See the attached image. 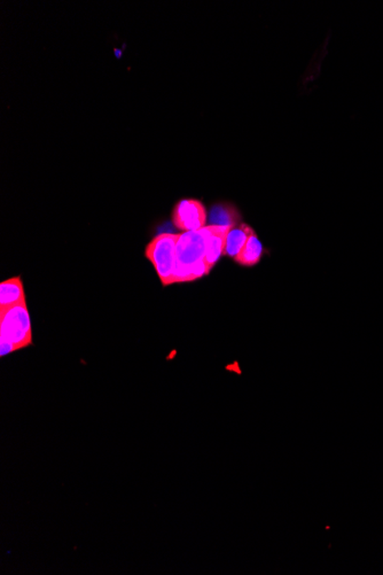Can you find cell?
<instances>
[{
  "label": "cell",
  "mask_w": 383,
  "mask_h": 575,
  "mask_svg": "<svg viewBox=\"0 0 383 575\" xmlns=\"http://www.w3.org/2000/svg\"><path fill=\"white\" fill-rule=\"evenodd\" d=\"M180 233H161L148 244L145 251V255L157 270L163 286L174 284L176 249Z\"/></svg>",
  "instance_id": "cell-3"
},
{
  "label": "cell",
  "mask_w": 383,
  "mask_h": 575,
  "mask_svg": "<svg viewBox=\"0 0 383 575\" xmlns=\"http://www.w3.org/2000/svg\"><path fill=\"white\" fill-rule=\"evenodd\" d=\"M24 302L26 294L20 277L11 278L9 281L0 284V309Z\"/></svg>",
  "instance_id": "cell-6"
},
{
  "label": "cell",
  "mask_w": 383,
  "mask_h": 575,
  "mask_svg": "<svg viewBox=\"0 0 383 575\" xmlns=\"http://www.w3.org/2000/svg\"><path fill=\"white\" fill-rule=\"evenodd\" d=\"M0 343L3 357L33 343L27 302L0 309Z\"/></svg>",
  "instance_id": "cell-2"
},
{
  "label": "cell",
  "mask_w": 383,
  "mask_h": 575,
  "mask_svg": "<svg viewBox=\"0 0 383 575\" xmlns=\"http://www.w3.org/2000/svg\"><path fill=\"white\" fill-rule=\"evenodd\" d=\"M208 225L198 231L180 233L176 249L174 283L195 281L209 274L204 263Z\"/></svg>",
  "instance_id": "cell-1"
},
{
  "label": "cell",
  "mask_w": 383,
  "mask_h": 575,
  "mask_svg": "<svg viewBox=\"0 0 383 575\" xmlns=\"http://www.w3.org/2000/svg\"><path fill=\"white\" fill-rule=\"evenodd\" d=\"M210 224L217 225V227H232L236 225V212L232 207L215 206L210 212Z\"/></svg>",
  "instance_id": "cell-9"
},
{
  "label": "cell",
  "mask_w": 383,
  "mask_h": 575,
  "mask_svg": "<svg viewBox=\"0 0 383 575\" xmlns=\"http://www.w3.org/2000/svg\"><path fill=\"white\" fill-rule=\"evenodd\" d=\"M253 233L251 227L247 224L234 225L231 227L225 240L224 255L236 259Z\"/></svg>",
  "instance_id": "cell-7"
},
{
  "label": "cell",
  "mask_w": 383,
  "mask_h": 575,
  "mask_svg": "<svg viewBox=\"0 0 383 575\" xmlns=\"http://www.w3.org/2000/svg\"><path fill=\"white\" fill-rule=\"evenodd\" d=\"M231 227L208 225V237H206V263L208 270H211L216 263L219 262L221 255H224L225 240Z\"/></svg>",
  "instance_id": "cell-5"
},
{
  "label": "cell",
  "mask_w": 383,
  "mask_h": 575,
  "mask_svg": "<svg viewBox=\"0 0 383 575\" xmlns=\"http://www.w3.org/2000/svg\"><path fill=\"white\" fill-rule=\"evenodd\" d=\"M206 210L200 201L182 200L172 212L174 224L184 232L198 231L206 227Z\"/></svg>",
  "instance_id": "cell-4"
},
{
  "label": "cell",
  "mask_w": 383,
  "mask_h": 575,
  "mask_svg": "<svg viewBox=\"0 0 383 575\" xmlns=\"http://www.w3.org/2000/svg\"><path fill=\"white\" fill-rule=\"evenodd\" d=\"M263 254V245L256 233L253 232L249 239L246 242V245L242 248L241 252L238 254V257L234 259L236 262L242 266H255L260 262Z\"/></svg>",
  "instance_id": "cell-8"
}]
</instances>
